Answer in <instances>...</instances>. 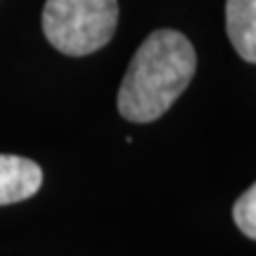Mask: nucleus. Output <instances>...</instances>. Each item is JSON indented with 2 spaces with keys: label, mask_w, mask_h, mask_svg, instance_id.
I'll return each mask as SVG.
<instances>
[{
  "label": "nucleus",
  "mask_w": 256,
  "mask_h": 256,
  "mask_svg": "<svg viewBox=\"0 0 256 256\" xmlns=\"http://www.w3.org/2000/svg\"><path fill=\"white\" fill-rule=\"evenodd\" d=\"M197 72V52L174 28H156L142 40L121 81L116 107L126 121L150 124L164 116Z\"/></svg>",
  "instance_id": "f257e3e1"
},
{
  "label": "nucleus",
  "mask_w": 256,
  "mask_h": 256,
  "mask_svg": "<svg viewBox=\"0 0 256 256\" xmlns=\"http://www.w3.org/2000/svg\"><path fill=\"white\" fill-rule=\"evenodd\" d=\"M116 24V0H48L43 8V34L48 43L72 57L90 55L104 48Z\"/></svg>",
  "instance_id": "f03ea898"
},
{
  "label": "nucleus",
  "mask_w": 256,
  "mask_h": 256,
  "mask_svg": "<svg viewBox=\"0 0 256 256\" xmlns=\"http://www.w3.org/2000/svg\"><path fill=\"white\" fill-rule=\"evenodd\" d=\"M43 185V171L26 156L0 154V206L34 197Z\"/></svg>",
  "instance_id": "7ed1b4c3"
},
{
  "label": "nucleus",
  "mask_w": 256,
  "mask_h": 256,
  "mask_svg": "<svg viewBox=\"0 0 256 256\" xmlns=\"http://www.w3.org/2000/svg\"><path fill=\"white\" fill-rule=\"evenodd\" d=\"M226 28L235 52L256 64V0H226Z\"/></svg>",
  "instance_id": "20e7f679"
},
{
  "label": "nucleus",
  "mask_w": 256,
  "mask_h": 256,
  "mask_svg": "<svg viewBox=\"0 0 256 256\" xmlns=\"http://www.w3.org/2000/svg\"><path fill=\"white\" fill-rule=\"evenodd\" d=\"M232 218L242 235L256 240V183L242 192L232 206Z\"/></svg>",
  "instance_id": "39448f33"
}]
</instances>
